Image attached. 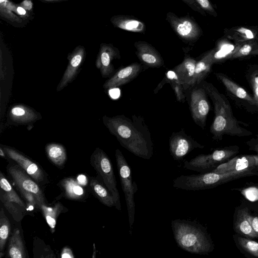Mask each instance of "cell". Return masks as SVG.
<instances>
[{"label": "cell", "instance_id": "cell-47", "mask_svg": "<svg viewBox=\"0 0 258 258\" xmlns=\"http://www.w3.org/2000/svg\"><path fill=\"white\" fill-rule=\"evenodd\" d=\"M0 155L3 158H5L7 156L2 147H0Z\"/></svg>", "mask_w": 258, "mask_h": 258}, {"label": "cell", "instance_id": "cell-30", "mask_svg": "<svg viewBox=\"0 0 258 258\" xmlns=\"http://www.w3.org/2000/svg\"><path fill=\"white\" fill-rule=\"evenodd\" d=\"M90 185L95 196L103 205L108 207L114 206V198L106 186L96 179L91 180Z\"/></svg>", "mask_w": 258, "mask_h": 258}, {"label": "cell", "instance_id": "cell-17", "mask_svg": "<svg viewBox=\"0 0 258 258\" xmlns=\"http://www.w3.org/2000/svg\"><path fill=\"white\" fill-rule=\"evenodd\" d=\"M218 173L232 171H255V160L254 155H243L234 157L227 162L218 165L213 171Z\"/></svg>", "mask_w": 258, "mask_h": 258}, {"label": "cell", "instance_id": "cell-7", "mask_svg": "<svg viewBox=\"0 0 258 258\" xmlns=\"http://www.w3.org/2000/svg\"><path fill=\"white\" fill-rule=\"evenodd\" d=\"M90 163L101 177L105 186L112 194L114 200L115 208L120 211V196L110 159L103 150L97 147L91 156Z\"/></svg>", "mask_w": 258, "mask_h": 258}, {"label": "cell", "instance_id": "cell-12", "mask_svg": "<svg viewBox=\"0 0 258 258\" xmlns=\"http://www.w3.org/2000/svg\"><path fill=\"white\" fill-rule=\"evenodd\" d=\"M204 146L199 144L184 131L173 133L169 139L170 154L175 161H180L189 152L196 148L203 149Z\"/></svg>", "mask_w": 258, "mask_h": 258}, {"label": "cell", "instance_id": "cell-42", "mask_svg": "<svg viewBox=\"0 0 258 258\" xmlns=\"http://www.w3.org/2000/svg\"><path fill=\"white\" fill-rule=\"evenodd\" d=\"M186 5L189 6L194 11L201 14L204 16H206V13L203 10L201 7L197 4L194 0H181Z\"/></svg>", "mask_w": 258, "mask_h": 258}, {"label": "cell", "instance_id": "cell-44", "mask_svg": "<svg viewBox=\"0 0 258 258\" xmlns=\"http://www.w3.org/2000/svg\"><path fill=\"white\" fill-rule=\"evenodd\" d=\"M19 5L27 11L33 13V3L32 0H23Z\"/></svg>", "mask_w": 258, "mask_h": 258}, {"label": "cell", "instance_id": "cell-1", "mask_svg": "<svg viewBox=\"0 0 258 258\" xmlns=\"http://www.w3.org/2000/svg\"><path fill=\"white\" fill-rule=\"evenodd\" d=\"M103 123L116 137L122 147L144 159H150L153 154L150 132L141 115H133L132 119L124 115L112 117L104 115Z\"/></svg>", "mask_w": 258, "mask_h": 258}, {"label": "cell", "instance_id": "cell-37", "mask_svg": "<svg viewBox=\"0 0 258 258\" xmlns=\"http://www.w3.org/2000/svg\"><path fill=\"white\" fill-rule=\"evenodd\" d=\"M12 8L13 11L18 16L26 22H29V21L32 20L34 17V13L27 11L21 7L19 4H16L13 2Z\"/></svg>", "mask_w": 258, "mask_h": 258}, {"label": "cell", "instance_id": "cell-5", "mask_svg": "<svg viewBox=\"0 0 258 258\" xmlns=\"http://www.w3.org/2000/svg\"><path fill=\"white\" fill-rule=\"evenodd\" d=\"M115 157L122 190L125 196L130 225V234H132L135 215L134 195L138 190V186L136 182L133 180L130 166L120 150L119 149L115 150Z\"/></svg>", "mask_w": 258, "mask_h": 258}, {"label": "cell", "instance_id": "cell-39", "mask_svg": "<svg viewBox=\"0 0 258 258\" xmlns=\"http://www.w3.org/2000/svg\"><path fill=\"white\" fill-rule=\"evenodd\" d=\"M201 8L207 13L214 17L218 15L217 12L210 0H194Z\"/></svg>", "mask_w": 258, "mask_h": 258}, {"label": "cell", "instance_id": "cell-48", "mask_svg": "<svg viewBox=\"0 0 258 258\" xmlns=\"http://www.w3.org/2000/svg\"><path fill=\"white\" fill-rule=\"evenodd\" d=\"M257 187H258V184H257Z\"/></svg>", "mask_w": 258, "mask_h": 258}, {"label": "cell", "instance_id": "cell-21", "mask_svg": "<svg viewBox=\"0 0 258 258\" xmlns=\"http://www.w3.org/2000/svg\"><path fill=\"white\" fill-rule=\"evenodd\" d=\"M224 37L233 41L235 44L258 40V26H236L225 28Z\"/></svg>", "mask_w": 258, "mask_h": 258}, {"label": "cell", "instance_id": "cell-26", "mask_svg": "<svg viewBox=\"0 0 258 258\" xmlns=\"http://www.w3.org/2000/svg\"><path fill=\"white\" fill-rule=\"evenodd\" d=\"M11 0H0L1 19L16 28H23L29 23L18 16L12 10Z\"/></svg>", "mask_w": 258, "mask_h": 258}, {"label": "cell", "instance_id": "cell-14", "mask_svg": "<svg viewBox=\"0 0 258 258\" xmlns=\"http://www.w3.org/2000/svg\"><path fill=\"white\" fill-rule=\"evenodd\" d=\"M7 156L15 161L35 181L41 183L45 179V175L41 168L35 162L13 148L2 147Z\"/></svg>", "mask_w": 258, "mask_h": 258}, {"label": "cell", "instance_id": "cell-20", "mask_svg": "<svg viewBox=\"0 0 258 258\" xmlns=\"http://www.w3.org/2000/svg\"><path fill=\"white\" fill-rule=\"evenodd\" d=\"M196 62L194 58L185 54L183 60L172 69L177 80L182 85L185 91L192 87Z\"/></svg>", "mask_w": 258, "mask_h": 258}, {"label": "cell", "instance_id": "cell-4", "mask_svg": "<svg viewBox=\"0 0 258 258\" xmlns=\"http://www.w3.org/2000/svg\"><path fill=\"white\" fill-rule=\"evenodd\" d=\"M258 175L255 171H232L218 173L210 171L199 174L180 175L176 178L173 186L187 190H200L212 188L238 178Z\"/></svg>", "mask_w": 258, "mask_h": 258}, {"label": "cell", "instance_id": "cell-10", "mask_svg": "<svg viewBox=\"0 0 258 258\" xmlns=\"http://www.w3.org/2000/svg\"><path fill=\"white\" fill-rule=\"evenodd\" d=\"M7 171L23 197L29 195H34L39 203L40 209L42 205L46 204L45 198L42 190L24 170L14 165L10 166Z\"/></svg>", "mask_w": 258, "mask_h": 258}, {"label": "cell", "instance_id": "cell-38", "mask_svg": "<svg viewBox=\"0 0 258 258\" xmlns=\"http://www.w3.org/2000/svg\"><path fill=\"white\" fill-rule=\"evenodd\" d=\"M171 86L175 93L177 101L184 103L185 101V95L182 85L176 80L173 79L170 82Z\"/></svg>", "mask_w": 258, "mask_h": 258}, {"label": "cell", "instance_id": "cell-11", "mask_svg": "<svg viewBox=\"0 0 258 258\" xmlns=\"http://www.w3.org/2000/svg\"><path fill=\"white\" fill-rule=\"evenodd\" d=\"M192 88L190 94L191 115L195 122L204 129L210 107L207 94L200 85Z\"/></svg>", "mask_w": 258, "mask_h": 258}, {"label": "cell", "instance_id": "cell-43", "mask_svg": "<svg viewBox=\"0 0 258 258\" xmlns=\"http://www.w3.org/2000/svg\"><path fill=\"white\" fill-rule=\"evenodd\" d=\"M247 219L251 224L254 232L258 236V217L251 215L248 211Z\"/></svg>", "mask_w": 258, "mask_h": 258}, {"label": "cell", "instance_id": "cell-28", "mask_svg": "<svg viewBox=\"0 0 258 258\" xmlns=\"http://www.w3.org/2000/svg\"><path fill=\"white\" fill-rule=\"evenodd\" d=\"M60 186L63 189L65 196L69 199L79 200L85 197L84 188L74 178L67 177L60 181Z\"/></svg>", "mask_w": 258, "mask_h": 258}, {"label": "cell", "instance_id": "cell-35", "mask_svg": "<svg viewBox=\"0 0 258 258\" xmlns=\"http://www.w3.org/2000/svg\"><path fill=\"white\" fill-rule=\"evenodd\" d=\"M246 78L253 92L255 107L258 108V66L250 65L246 71Z\"/></svg>", "mask_w": 258, "mask_h": 258}, {"label": "cell", "instance_id": "cell-36", "mask_svg": "<svg viewBox=\"0 0 258 258\" xmlns=\"http://www.w3.org/2000/svg\"><path fill=\"white\" fill-rule=\"evenodd\" d=\"M239 246L252 256L258 257V242L246 237H237Z\"/></svg>", "mask_w": 258, "mask_h": 258}, {"label": "cell", "instance_id": "cell-25", "mask_svg": "<svg viewBox=\"0 0 258 258\" xmlns=\"http://www.w3.org/2000/svg\"><path fill=\"white\" fill-rule=\"evenodd\" d=\"M248 212L247 208H242L237 211L235 214L233 228L237 233L244 237L255 239L258 236L254 232L251 224L247 219Z\"/></svg>", "mask_w": 258, "mask_h": 258}, {"label": "cell", "instance_id": "cell-13", "mask_svg": "<svg viewBox=\"0 0 258 258\" xmlns=\"http://www.w3.org/2000/svg\"><path fill=\"white\" fill-rule=\"evenodd\" d=\"M86 56V51L83 45H78L68 54V63L61 80L56 87V91H60L72 83L77 77L80 69L84 63Z\"/></svg>", "mask_w": 258, "mask_h": 258}, {"label": "cell", "instance_id": "cell-22", "mask_svg": "<svg viewBox=\"0 0 258 258\" xmlns=\"http://www.w3.org/2000/svg\"><path fill=\"white\" fill-rule=\"evenodd\" d=\"M110 21L114 27L121 30L142 34H144L146 31L145 24L133 16L115 15Z\"/></svg>", "mask_w": 258, "mask_h": 258}, {"label": "cell", "instance_id": "cell-27", "mask_svg": "<svg viewBox=\"0 0 258 258\" xmlns=\"http://www.w3.org/2000/svg\"><path fill=\"white\" fill-rule=\"evenodd\" d=\"M7 257L25 258L27 257L24 243L18 228H15L10 237L7 250Z\"/></svg>", "mask_w": 258, "mask_h": 258}, {"label": "cell", "instance_id": "cell-46", "mask_svg": "<svg viewBox=\"0 0 258 258\" xmlns=\"http://www.w3.org/2000/svg\"><path fill=\"white\" fill-rule=\"evenodd\" d=\"M41 1L44 2H47V3H57V2H64V1H68L69 0H39Z\"/></svg>", "mask_w": 258, "mask_h": 258}, {"label": "cell", "instance_id": "cell-45", "mask_svg": "<svg viewBox=\"0 0 258 258\" xmlns=\"http://www.w3.org/2000/svg\"><path fill=\"white\" fill-rule=\"evenodd\" d=\"M60 257L62 258H74L75 256L72 250V249L66 246L63 247L61 252Z\"/></svg>", "mask_w": 258, "mask_h": 258}, {"label": "cell", "instance_id": "cell-24", "mask_svg": "<svg viewBox=\"0 0 258 258\" xmlns=\"http://www.w3.org/2000/svg\"><path fill=\"white\" fill-rule=\"evenodd\" d=\"M215 74L217 79L222 83L231 94L255 107V102L253 96L249 94L244 88L239 86L223 73H216Z\"/></svg>", "mask_w": 258, "mask_h": 258}, {"label": "cell", "instance_id": "cell-34", "mask_svg": "<svg viewBox=\"0 0 258 258\" xmlns=\"http://www.w3.org/2000/svg\"><path fill=\"white\" fill-rule=\"evenodd\" d=\"M235 44L233 45L228 41L226 38L225 40L218 42L217 47L215 48L214 61L217 62L222 59H230L231 56L235 49Z\"/></svg>", "mask_w": 258, "mask_h": 258}, {"label": "cell", "instance_id": "cell-3", "mask_svg": "<svg viewBox=\"0 0 258 258\" xmlns=\"http://www.w3.org/2000/svg\"><path fill=\"white\" fill-rule=\"evenodd\" d=\"M174 239L179 247L191 253L208 254L214 244L206 229L200 224L186 220L171 221Z\"/></svg>", "mask_w": 258, "mask_h": 258}, {"label": "cell", "instance_id": "cell-31", "mask_svg": "<svg viewBox=\"0 0 258 258\" xmlns=\"http://www.w3.org/2000/svg\"><path fill=\"white\" fill-rule=\"evenodd\" d=\"M258 55V40L247 41L235 44L230 59L244 58Z\"/></svg>", "mask_w": 258, "mask_h": 258}, {"label": "cell", "instance_id": "cell-23", "mask_svg": "<svg viewBox=\"0 0 258 258\" xmlns=\"http://www.w3.org/2000/svg\"><path fill=\"white\" fill-rule=\"evenodd\" d=\"M215 48L206 52L199 61H197L192 87L199 85L210 73L214 61Z\"/></svg>", "mask_w": 258, "mask_h": 258}, {"label": "cell", "instance_id": "cell-16", "mask_svg": "<svg viewBox=\"0 0 258 258\" xmlns=\"http://www.w3.org/2000/svg\"><path fill=\"white\" fill-rule=\"evenodd\" d=\"M143 70V67L141 63H133L117 71L105 82L103 87L111 89L125 85L135 79Z\"/></svg>", "mask_w": 258, "mask_h": 258}, {"label": "cell", "instance_id": "cell-6", "mask_svg": "<svg viewBox=\"0 0 258 258\" xmlns=\"http://www.w3.org/2000/svg\"><path fill=\"white\" fill-rule=\"evenodd\" d=\"M239 152L237 146L216 150L208 154H200L189 161H185L183 167L200 173L213 171L220 164L227 162Z\"/></svg>", "mask_w": 258, "mask_h": 258}, {"label": "cell", "instance_id": "cell-32", "mask_svg": "<svg viewBox=\"0 0 258 258\" xmlns=\"http://www.w3.org/2000/svg\"><path fill=\"white\" fill-rule=\"evenodd\" d=\"M40 209L43 213L51 232L53 233L55 231L57 217L63 209L62 205L59 202L52 206H48L46 204H43L41 206Z\"/></svg>", "mask_w": 258, "mask_h": 258}, {"label": "cell", "instance_id": "cell-15", "mask_svg": "<svg viewBox=\"0 0 258 258\" xmlns=\"http://www.w3.org/2000/svg\"><path fill=\"white\" fill-rule=\"evenodd\" d=\"M120 57L118 49L112 44L101 43L95 66L103 78L109 77L113 74L115 71L113 61Z\"/></svg>", "mask_w": 258, "mask_h": 258}, {"label": "cell", "instance_id": "cell-19", "mask_svg": "<svg viewBox=\"0 0 258 258\" xmlns=\"http://www.w3.org/2000/svg\"><path fill=\"white\" fill-rule=\"evenodd\" d=\"M8 119L11 124L24 125L41 119V115L33 108L23 104H15L9 109Z\"/></svg>", "mask_w": 258, "mask_h": 258}, {"label": "cell", "instance_id": "cell-33", "mask_svg": "<svg viewBox=\"0 0 258 258\" xmlns=\"http://www.w3.org/2000/svg\"><path fill=\"white\" fill-rule=\"evenodd\" d=\"M11 231L9 219L6 215L4 210L0 211V257L4 256V251Z\"/></svg>", "mask_w": 258, "mask_h": 258}, {"label": "cell", "instance_id": "cell-9", "mask_svg": "<svg viewBox=\"0 0 258 258\" xmlns=\"http://www.w3.org/2000/svg\"><path fill=\"white\" fill-rule=\"evenodd\" d=\"M0 200L5 208L17 222H20L26 214L27 207L14 189L5 175L0 173Z\"/></svg>", "mask_w": 258, "mask_h": 258}, {"label": "cell", "instance_id": "cell-8", "mask_svg": "<svg viewBox=\"0 0 258 258\" xmlns=\"http://www.w3.org/2000/svg\"><path fill=\"white\" fill-rule=\"evenodd\" d=\"M166 20L177 36L186 43H195L203 34L200 26L189 16L178 17L169 12L166 14Z\"/></svg>", "mask_w": 258, "mask_h": 258}, {"label": "cell", "instance_id": "cell-40", "mask_svg": "<svg viewBox=\"0 0 258 258\" xmlns=\"http://www.w3.org/2000/svg\"><path fill=\"white\" fill-rule=\"evenodd\" d=\"M246 144L248 146L249 150L256 153V154L254 155V157L255 160V167L258 171V134L256 135L255 138L247 141Z\"/></svg>", "mask_w": 258, "mask_h": 258}, {"label": "cell", "instance_id": "cell-41", "mask_svg": "<svg viewBox=\"0 0 258 258\" xmlns=\"http://www.w3.org/2000/svg\"><path fill=\"white\" fill-rule=\"evenodd\" d=\"M241 192L249 200L254 201L258 200V187H249L243 190Z\"/></svg>", "mask_w": 258, "mask_h": 258}, {"label": "cell", "instance_id": "cell-18", "mask_svg": "<svg viewBox=\"0 0 258 258\" xmlns=\"http://www.w3.org/2000/svg\"><path fill=\"white\" fill-rule=\"evenodd\" d=\"M136 54L140 61L145 66L152 68H158L164 66V60L160 53L151 44L144 41L135 42Z\"/></svg>", "mask_w": 258, "mask_h": 258}, {"label": "cell", "instance_id": "cell-29", "mask_svg": "<svg viewBox=\"0 0 258 258\" xmlns=\"http://www.w3.org/2000/svg\"><path fill=\"white\" fill-rule=\"evenodd\" d=\"M49 160L58 167L65 164L67 159V152L64 147L60 144L51 143L47 144L45 148Z\"/></svg>", "mask_w": 258, "mask_h": 258}, {"label": "cell", "instance_id": "cell-2", "mask_svg": "<svg viewBox=\"0 0 258 258\" xmlns=\"http://www.w3.org/2000/svg\"><path fill=\"white\" fill-rule=\"evenodd\" d=\"M199 85L205 89L214 106L215 116L210 127V133L213 139L222 140L225 135L244 137L252 134V132L240 125L242 122L234 116L227 99L212 84L203 80Z\"/></svg>", "mask_w": 258, "mask_h": 258}]
</instances>
